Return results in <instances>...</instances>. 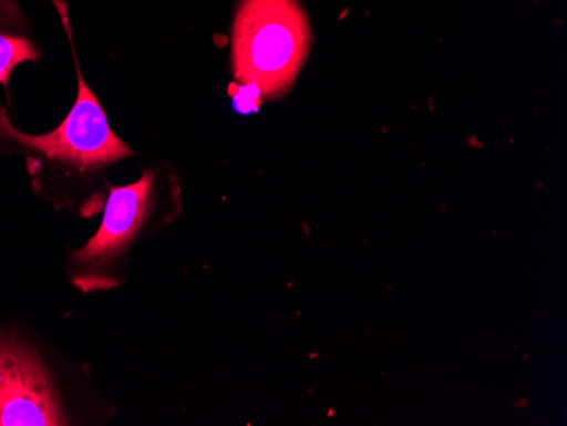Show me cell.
<instances>
[{
    "instance_id": "obj_1",
    "label": "cell",
    "mask_w": 567,
    "mask_h": 426,
    "mask_svg": "<svg viewBox=\"0 0 567 426\" xmlns=\"http://www.w3.org/2000/svg\"><path fill=\"white\" fill-rule=\"evenodd\" d=\"M311 41L298 0H241L231 33L235 77L262 97H279L295 84Z\"/></svg>"
},
{
    "instance_id": "obj_2",
    "label": "cell",
    "mask_w": 567,
    "mask_h": 426,
    "mask_svg": "<svg viewBox=\"0 0 567 426\" xmlns=\"http://www.w3.org/2000/svg\"><path fill=\"white\" fill-rule=\"evenodd\" d=\"M0 139L47 160L65 162L82 168H97L132 157L133 152L121 142L94 92L85 84L79 70V94L69 116L55 132L24 135L12 126L4 107H0Z\"/></svg>"
},
{
    "instance_id": "obj_3",
    "label": "cell",
    "mask_w": 567,
    "mask_h": 426,
    "mask_svg": "<svg viewBox=\"0 0 567 426\" xmlns=\"http://www.w3.org/2000/svg\"><path fill=\"white\" fill-rule=\"evenodd\" d=\"M55 383L31 345L0 335V426L65 425Z\"/></svg>"
},
{
    "instance_id": "obj_4",
    "label": "cell",
    "mask_w": 567,
    "mask_h": 426,
    "mask_svg": "<svg viewBox=\"0 0 567 426\" xmlns=\"http://www.w3.org/2000/svg\"><path fill=\"white\" fill-rule=\"evenodd\" d=\"M152 186L153 174L146 170L138 183L111 190L97 235L82 250L73 253V260L82 266H95L123 250L148 215Z\"/></svg>"
},
{
    "instance_id": "obj_5",
    "label": "cell",
    "mask_w": 567,
    "mask_h": 426,
    "mask_svg": "<svg viewBox=\"0 0 567 426\" xmlns=\"http://www.w3.org/2000/svg\"><path fill=\"white\" fill-rule=\"evenodd\" d=\"M38 60H40V53L30 40L0 33V84L8 85L11 73L19 63L38 62Z\"/></svg>"
}]
</instances>
